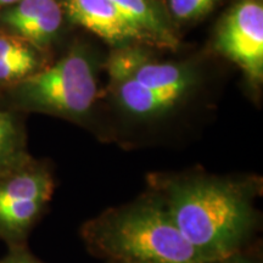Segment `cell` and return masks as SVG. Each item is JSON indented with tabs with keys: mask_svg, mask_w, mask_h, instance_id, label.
Returning a JSON list of instances; mask_svg holds the SVG:
<instances>
[{
	"mask_svg": "<svg viewBox=\"0 0 263 263\" xmlns=\"http://www.w3.org/2000/svg\"><path fill=\"white\" fill-rule=\"evenodd\" d=\"M150 190L203 263L241 252L257 224L258 178L202 172L153 174Z\"/></svg>",
	"mask_w": 263,
	"mask_h": 263,
	"instance_id": "obj_1",
	"label": "cell"
},
{
	"mask_svg": "<svg viewBox=\"0 0 263 263\" xmlns=\"http://www.w3.org/2000/svg\"><path fill=\"white\" fill-rule=\"evenodd\" d=\"M81 234L91 254L108 263H203L153 193L106 210Z\"/></svg>",
	"mask_w": 263,
	"mask_h": 263,
	"instance_id": "obj_2",
	"label": "cell"
},
{
	"mask_svg": "<svg viewBox=\"0 0 263 263\" xmlns=\"http://www.w3.org/2000/svg\"><path fill=\"white\" fill-rule=\"evenodd\" d=\"M18 97L35 110L83 121L98 98L93 61L84 49H72L51 67L24 78Z\"/></svg>",
	"mask_w": 263,
	"mask_h": 263,
	"instance_id": "obj_3",
	"label": "cell"
},
{
	"mask_svg": "<svg viewBox=\"0 0 263 263\" xmlns=\"http://www.w3.org/2000/svg\"><path fill=\"white\" fill-rule=\"evenodd\" d=\"M54 178L43 164L25 162L0 174V238L16 242L27 235L54 193Z\"/></svg>",
	"mask_w": 263,
	"mask_h": 263,
	"instance_id": "obj_4",
	"label": "cell"
},
{
	"mask_svg": "<svg viewBox=\"0 0 263 263\" xmlns=\"http://www.w3.org/2000/svg\"><path fill=\"white\" fill-rule=\"evenodd\" d=\"M216 49L238 65L252 84L263 80V5L261 0H241L219 25Z\"/></svg>",
	"mask_w": 263,
	"mask_h": 263,
	"instance_id": "obj_5",
	"label": "cell"
},
{
	"mask_svg": "<svg viewBox=\"0 0 263 263\" xmlns=\"http://www.w3.org/2000/svg\"><path fill=\"white\" fill-rule=\"evenodd\" d=\"M107 71L111 80H129L159 90L189 93L197 82L196 72L190 65L154 61L141 49L128 45L111 54Z\"/></svg>",
	"mask_w": 263,
	"mask_h": 263,
	"instance_id": "obj_6",
	"label": "cell"
},
{
	"mask_svg": "<svg viewBox=\"0 0 263 263\" xmlns=\"http://www.w3.org/2000/svg\"><path fill=\"white\" fill-rule=\"evenodd\" d=\"M66 11L71 21L112 45L145 43L112 0H66Z\"/></svg>",
	"mask_w": 263,
	"mask_h": 263,
	"instance_id": "obj_7",
	"label": "cell"
},
{
	"mask_svg": "<svg viewBox=\"0 0 263 263\" xmlns=\"http://www.w3.org/2000/svg\"><path fill=\"white\" fill-rule=\"evenodd\" d=\"M2 20L24 41L44 47L60 31L64 12L58 0H20L3 12Z\"/></svg>",
	"mask_w": 263,
	"mask_h": 263,
	"instance_id": "obj_8",
	"label": "cell"
},
{
	"mask_svg": "<svg viewBox=\"0 0 263 263\" xmlns=\"http://www.w3.org/2000/svg\"><path fill=\"white\" fill-rule=\"evenodd\" d=\"M111 82L115 99L120 107L139 120L163 116L188 95L180 90L153 89L129 80H111Z\"/></svg>",
	"mask_w": 263,
	"mask_h": 263,
	"instance_id": "obj_9",
	"label": "cell"
},
{
	"mask_svg": "<svg viewBox=\"0 0 263 263\" xmlns=\"http://www.w3.org/2000/svg\"><path fill=\"white\" fill-rule=\"evenodd\" d=\"M147 44L174 49L178 45L168 16L156 0H112Z\"/></svg>",
	"mask_w": 263,
	"mask_h": 263,
	"instance_id": "obj_10",
	"label": "cell"
},
{
	"mask_svg": "<svg viewBox=\"0 0 263 263\" xmlns=\"http://www.w3.org/2000/svg\"><path fill=\"white\" fill-rule=\"evenodd\" d=\"M20 136L14 118L0 112V174L25 162L20 155Z\"/></svg>",
	"mask_w": 263,
	"mask_h": 263,
	"instance_id": "obj_11",
	"label": "cell"
},
{
	"mask_svg": "<svg viewBox=\"0 0 263 263\" xmlns=\"http://www.w3.org/2000/svg\"><path fill=\"white\" fill-rule=\"evenodd\" d=\"M219 0H168L171 14L178 21L189 22L209 14Z\"/></svg>",
	"mask_w": 263,
	"mask_h": 263,
	"instance_id": "obj_12",
	"label": "cell"
},
{
	"mask_svg": "<svg viewBox=\"0 0 263 263\" xmlns=\"http://www.w3.org/2000/svg\"><path fill=\"white\" fill-rule=\"evenodd\" d=\"M34 54V51L21 39L0 37V64L17 60Z\"/></svg>",
	"mask_w": 263,
	"mask_h": 263,
	"instance_id": "obj_13",
	"label": "cell"
},
{
	"mask_svg": "<svg viewBox=\"0 0 263 263\" xmlns=\"http://www.w3.org/2000/svg\"><path fill=\"white\" fill-rule=\"evenodd\" d=\"M0 263H43L21 248H15Z\"/></svg>",
	"mask_w": 263,
	"mask_h": 263,
	"instance_id": "obj_14",
	"label": "cell"
},
{
	"mask_svg": "<svg viewBox=\"0 0 263 263\" xmlns=\"http://www.w3.org/2000/svg\"><path fill=\"white\" fill-rule=\"evenodd\" d=\"M213 263H259V262L256 261L254 258L249 257V256L242 255L241 252H238V254H234L224 259H221V261H217Z\"/></svg>",
	"mask_w": 263,
	"mask_h": 263,
	"instance_id": "obj_15",
	"label": "cell"
},
{
	"mask_svg": "<svg viewBox=\"0 0 263 263\" xmlns=\"http://www.w3.org/2000/svg\"><path fill=\"white\" fill-rule=\"evenodd\" d=\"M20 0H0V8H9V6L15 5Z\"/></svg>",
	"mask_w": 263,
	"mask_h": 263,
	"instance_id": "obj_16",
	"label": "cell"
},
{
	"mask_svg": "<svg viewBox=\"0 0 263 263\" xmlns=\"http://www.w3.org/2000/svg\"><path fill=\"white\" fill-rule=\"evenodd\" d=\"M0 112H2V111H0Z\"/></svg>",
	"mask_w": 263,
	"mask_h": 263,
	"instance_id": "obj_17",
	"label": "cell"
}]
</instances>
